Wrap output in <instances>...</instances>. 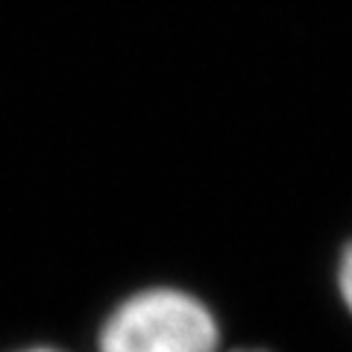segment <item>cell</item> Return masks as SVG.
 Listing matches in <instances>:
<instances>
[{
  "mask_svg": "<svg viewBox=\"0 0 352 352\" xmlns=\"http://www.w3.org/2000/svg\"><path fill=\"white\" fill-rule=\"evenodd\" d=\"M223 352H264V349H250V346H241V349H223Z\"/></svg>",
  "mask_w": 352,
  "mask_h": 352,
  "instance_id": "obj_4",
  "label": "cell"
},
{
  "mask_svg": "<svg viewBox=\"0 0 352 352\" xmlns=\"http://www.w3.org/2000/svg\"><path fill=\"white\" fill-rule=\"evenodd\" d=\"M21 352H59V349H50V346H32V349H21Z\"/></svg>",
  "mask_w": 352,
  "mask_h": 352,
  "instance_id": "obj_3",
  "label": "cell"
},
{
  "mask_svg": "<svg viewBox=\"0 0 352 352\" xmlns=\"http://www.w3.org/2000/svg\"><path fill=\"white\" fill-rule=\"evenodd\" d=\"M97 352H223L220 323L182 288H144L106 317Z\"/></svg>",
  "mask_w": 352,
  "mask_h": 352,
  "instance_id": "obj_1",
  "label": "cell"
},
{
  "mask_svg": "<svg viewBox=\"0 0 352 352\" xmlns=\"http://www.w3.org/2000/svg\"><path fill=\"white\" fill-rule=\"evenodd\" d=\"M338 294H340V300H344L346 311L352 314V244L344 250L340 264H338Z\"/></svg>",
  "mask_w": 352,
  "mask_h": 352,
  "instance_id": "obj_2",
  "label": "cell"
}]
</instances>
